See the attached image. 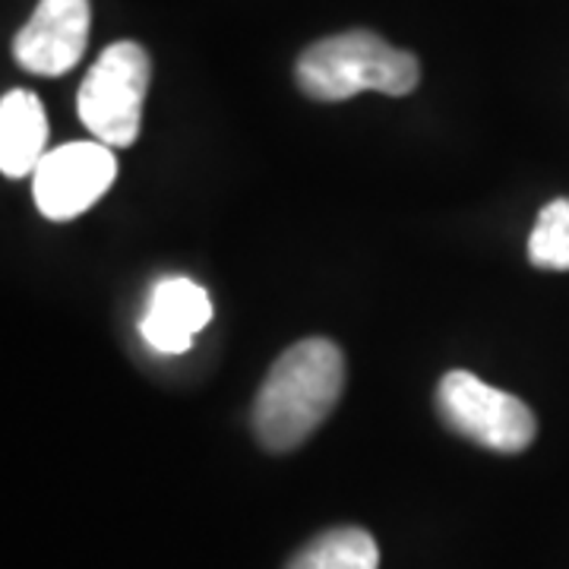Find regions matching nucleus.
<instances>
[{
    "instance_id": "3",
    "label": "nucleus",
    "mask_w": 569,
    "mask_h": 569,
    "mask_svg": "<svg viewBox=\"0 0 569 569\" xmlns=\"http://www.w3.org/2000/svg\"><path fill=\"white\" fill-rule=\"evenodd\" d=\"M152 80V61L140 41L108 44L86 73L77 96L86 130L111 149H123L140 137L142 102Z\"/></svg>"
},
{
    "instance_id": "5",
    "label": "nucleus",
    "mask_w": 569,
    "mask_h": 569,
    "mask_svg": "<svg viewBox=\"0 0 569 569\" xmlns=\"http://www.w3.org/2000/svg\"><path fill=\"white\" fill-rule=\"evenodd\" d=\"M118 181L114 149L99 140H82L44 152L32 171V197L44 219L70 222L102 200Z\"/></svg>"
},
{
    "instance_id": "9",
    "label": "nucleus",
    "mask_w": 569,
    "mask_h": 569,
    "mask_svg": "<svg viewBox=\"0 0 569 569\" xmlns=\"http://www.w3.org/2000/svg\"><path fill=\"white\" fill-rule=\"evenodd\" d=\"M284 569H380V548L365 529H329Z\"/></svg>"
},
{
    "instance_id": "1",
    "label": "nucleus",
    "mask_w": 569,
    "mask_h": 569,
    "mask_svg": "<svg viewBox=\"0 0 569 569\" xmlns=\"http://www.w3.org/2000/svg\"><path fill=\"white\" fill-rule=\"evenodd\" d=\"M346 389V358L329 339H301L266 373L253 433L269 452H291L323 425Z\"/></svg>"
},
{
    "instance_id": "7",
    "label": "nucleus",
    "mask_w": 569,
    "mask_h": 569,
    "mask_svg": "<svg viewBox=\"0 0 569 569\" xmlns=\"http://www.w3.org/2000/svg\"><path fill=\"white\" fill-rule=\"evenodd\" d=\"M212 320V301L190 279H164L152 288V298L140 320L142 339L162 355H183L193 336Z\"/></svg>"
},
{
    "instance_id": "6",
    "label": "nucleus",
    "mask_w": 569,
    "mask_h": 569,
    "mask_svg": "<svg viewBox=\"0 0 569 569\" xmlns=\"http://www.w3.org/2000/svg\"><path fill=\"white\" fill-rule=\"evenodd\" d=\"M92 29L89 0H39L13 39V58L36 77H63L86 54Z\"/></svg>"
},
{
    "instance_id": "4",
    "label": "nucleus",
    "mask_w": 569,
    "mask_h": 569,
    "mask_svg": "<svg viewBox=\"0 0 569 569\" xmlns=\"http://www.w3.org/2000/svg\"><path fill=\"white\" fill-rule=\"evenodd\" d=\"M437 411L452 433L507 456L529 449L538 433V421L522 399L488 387L468 370H449L440 380Z\"/></svg>"
},
{
    "instance_id": "10",
    "label": "nucleus",
    "mask_w": 569,
    "mask_h": 569,
    "mask_svg": "<svg viewBox=\"0 0 569 569\" xmlns=\"http://www.w3.org/2000/svg\"><path fill=\"white\" fill-rule=\"evenodd\" d=\"M529 260L538 269L569 272V197L550 200L531 228Z\"/></svg>"
},
{
    "instance_id": "8",
    "label": "nucleus",
    "mask_w": 569,
    "mask_h": 569,
    "mask_svg": "<svg viewBox=\"0 0 569 569\" xmlns=\"http://www.w3.org/2000/svg\"><path fill=\"white\" fill-rule=\"evenodd\" d=\"M48 118L44 104L29 89H10L0 99V171L7 178L32 174L44 159Z\"/></svg>"
},
{
    "instance_id": "2",
    "label": "nucleus",
    "mask_w": 569,
    "mask_h": 569,
    "mask_svg": "<svg viewBox=\"0 0 569 569\" xmlns=\"http://www.w3.org/2000/svg\"><path fill=\"white\" fill-rule=\"evenodd\" d=\"M295 80L317 102H346L361 92L408 96L421 82V63L377 32L351 29L310 44L298 58Z\"/></svg>"
}]
</instances>
